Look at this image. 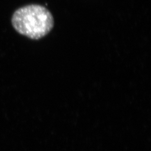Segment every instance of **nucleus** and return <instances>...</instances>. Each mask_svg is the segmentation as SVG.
I'll return each mask as SVG.
<instances>
[{
  "instance_id": "f257e3e1",
  "label": "nucleus",
  "mask_w": 151,
  "mask_h": 151,
  "mask_svg": "<svg viewBox=\"0 0 151 151\" xmlns=\"http://www.w3.org/2000/svg\"><path fill=\"white\" fill-rule=\"evenodd\" d=\"M12 24L19 33L37 40L51 31L54 20L50 12L44 6L31 5L17 10L12 17Z\"/></svg>"
}]
</instances>
